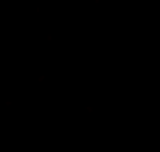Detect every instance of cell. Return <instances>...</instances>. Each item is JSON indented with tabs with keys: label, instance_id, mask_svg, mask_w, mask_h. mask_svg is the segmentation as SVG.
<instances>
[]
</instances>
